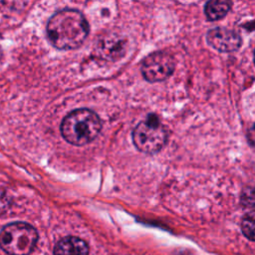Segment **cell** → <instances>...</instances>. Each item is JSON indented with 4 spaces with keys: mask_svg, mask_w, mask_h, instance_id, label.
<instances>
[{
    "mask_svg": "<svg viewBox=\"0 0 255 255\" xmlns=\"http://www.w3.org/2000/svg\"><path fill=\"white\" fill-rule=\"evenodd\" d=\"M89 34V24L84 15L75 9H63L55 13L47 25L50 42L58 49L80 47Z\"/></svg>",
    "mask_w": 255,
    "mask_h": 255,
    "instance_id": "1",
    "label": "cell"
},
{
    "mask_svg": "<svg viewBox=\"0 0 255 255\" xmlns=\"http://www.w3.org/2000/svg\"><path fill=\"white\" fill-rule=\"evenodd\" d=\"M102 128L99 116L88 109L71 112L62 122L63 137L75 145H84L97 137Z\"/></svg>",
    "mask_w": 255,
    "mask_h": 255,
    "instance_id": "2",
    "label": "cell"
},
{
    "mask_svg": "<svg viewBox=\"0 0 255 255\" xmlns=\"http://www.w3.org/2000/svg\"><path fill=\"white\" fill-rule=\"evenodd\" d=\"M36 229L24 222L7 224L0 231V247L9 255H28L37 243Z\"/></svg>",
    "mask_w": 255,
    "mask_h": 255,
    "instance_id": "3",
    "label": "cell"
},
{
    "mask_svg": "<svg viewBox=\"0 0 255 255\" xmlns=\"http://www.w3.org/2000/svg\"><path fill=\"white\" fill-rule=\"evenodd\" d=\"M167 131L154 115H149L144 121L136 125L132 131L135 147L145 153H155L165 144Z\"/></svg>",
    "mask_w": 255,
    "mask_h": 255,
    "instance_id": "4",
    "label": "cell"
},
{
    "mask_svg": "<svg viewBox=\"0 0 255 255\" xmlns=\"http://www.w3.org/2000/svg\"><path fill=\"white\" fill-rule=\"evenodd\" d=\"M174 67V59L169 53L157 51L151 53L143 60L141 73L148 82H161L172 74Z\"/></svg>",
    "mask_w": 255,
    "mask_h": 255,
    "instance_id": "5",
    "label": "cell"
},
{
    "mask_svg": "<svg viewBox=\"0 0 255 255\" xmlns=\"http://www.w3.org/2000/svg\"><path fill=\"white\" fill-rule=\"evenodd\" d=\"M206 40L213 49L222 53L234 52L242 43L241 37L237 32L225 27L210 29L206 34Z\"/></svg>",
    "mask_w": 255,
    "mask_h": 255,
    "instance_id": "6",
    "label": "cell"
},
{
    "mask_svg": "<svg viewBox=\"0 0 255 255\" xmlns=\"http://www.w3.org/2000/svg\"><path fill=\"white\" fill-rule=\"evenodd\" d=\"M89 246L88 244L74 236H68L60 240L55 248L54 255H88Z\"/></svg>",
    "mask_w": 255,
    "mask_h": 255,
    "instance_id": "7",
    "label": "cell"
},
{
    "mask_svg": "<svg viewBox=\"0 0 255 255\" xmlns=\"http://www.w3.org/2000/svg\"><path fill=\"white\" fill-rule=\"evenodd\" d=\"M231 3L229 1L211 0L205 4L204 13L210 21H216L223 18L230 10Z\"/></svg>",
    "mask_w": 255,
    "mask_h": 255,
    "instance_id": "8",
    "label": "cell"
},
{
    "mask_svg": "<svg viewBox=\"0 0 255 255\" xmlns=\"http://www.w3.org/2000/svg\"><path fill=\"white\" fill-rule=\"evenodd\" d=\"M241 230L246 238L255 241V210L244 215L241 221Z\"/></svg>",
    "mask_w": 255,
    "mask_h": 255,
    "instance_id": "9",
    "label": "cell"
},
{
    "mask_svg": "<svg viewBox=\"0 0 255 255\" xmlns=\"http://www.w3.org/2000/svg\"><path fill=\"white\" fill-rule=\"evenodd\" d=\"M241 203L247 207H255V188L247 186L242 190Z\"/></svg>",
    "mask_w": 255,
    "mask_h": 255,
    "instance_id": "10",
    "label": "cell"
},
{
    "mask_svg": "<svg viewBox=\"0 0 255 255\" xmlns=\"http://www.w3.org/2000/svg\"><path fill=\"white\" fill-rule=\"evenodd\" d=\"M10 198L7 194V192L0 187V214L4 213L10 206Z\"/></svg>",
    "mask_w": 255,
    "mask_h": 255,
    "instance_id": "11",
    "label": "cell"
},
{
    "mask_svg": "<svg viewBox=\"0 0 255 255\" xmlns=\"http://www.w3.org/2000/svg\"><path fill=\"white\" fill-rule=\"evenodd\" d=\"M246 136H247V140L248 142L250 143V145H252L253 147H255V124L252 125L248 130H247V133H246Z\"/></svg>",
    "mask_w": 255,
    "mask_h": 255,
    "instance_id": "12",
    "label": "cell"
},
{
    "mask_svg": "<svg viewBox=\"0 0 255 255\" xmlns=\"http://www.w3.org/2000/svg\"><path fill=\"white\" fill-rule=\"evenodd\" d=\"M1 58H2V50L0 48V60H1Z\"/></svg>",
    "mask_w": 255,
    "mask_h": 255,
    "instance_id": "13",
    "label": "cell"
},
{
    "mask_svg": "<svg viewBox=\"0 0 255 255\" xmlns=\"http://www.w3.org/2000/svg\"><path fill=\"white\" fill-rule=\"evenodd\" d=\"M254 62H255V50H254Z\"/></svg>",
    "mask_w": 255,
    "mask_h": 255,
    "instance_id": "14",
    "label": "cell"
}]
</instances>
